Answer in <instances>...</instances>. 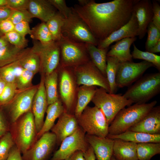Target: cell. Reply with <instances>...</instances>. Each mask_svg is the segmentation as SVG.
<instances>
[{"mask_svg":"<svg viewBox=\"0 0 160 160\" xmlns=\"http://www.w3.org/2000/svg\"><path fill=\"white\" fill-rule=\"evenodd\" d=\"M86 46L91 61L106 77L107 54L109 47L99 49L91 44H86Z\"/></svg>","mask_w":160,"mask_h":160,"instance_id":"obj_28","label":"cell"},{"mask_svg":"<svg viewBox=\"0 0 160 160\" xmlns=\"http://www.w3.org/2000/svg\"><path fill=\"white\" fill-rule=\"evenodd\" d=\"M64 18L61 14L57 11L46 22L54 41H58L62 37V29Z\"/></svg>","mask_w":160,"mask_h":160,"instance_id":"obj_34","label":"cell"},{"mask_svg":"<svg viewBox=\"0 0 160 160\" xmlns=\"http://www.w3.org/2000/svg\"><path fill=\"white\" fill-rule=\"evenodd\" d=\"M62 33L63 36L76 42L96 46L98 44L99 41L86 24L73 10L69 16L64 19Z\"/></svg>","mask_w":160,"mask_h":160,"instance_id":"obj_7","label":"cell"},{"mask_svg":"<svg viewBox=\"0 0 160 160\" xmlns=\"http://www.w3.org/2000/svg\"><path fill=\"white\" fill-rule=\"evenodd\" d=\"M31 48H18L8 44L0 49V68L19 60L30 50Z\"/></svg>","mask_w":160,"mask_h":160,"instance_id":"obj_27","label":"cell"},{"mask_svg":"<svg viewBox=\"0 0 160 160\" xmlns=\"http://www.w3.org/2000/svg\"><path fill=\"white\" fill-rule=\"evenodd\" d=\"M85 160H95L96 158L92 148L89 146L87 149L84 152Z\"/></svg>","mask_w":160,"mask_h":160,"instance_id":"obj_53","label":"cell"},{"mask_svg":"<svg viewBox=\"0 0 160 160\" xmlns=\"http://www.w3.org/2000/svg\"><path fill=\"white\" fill-rule=\"evenodd\" d=\"M6 84L3 79L0 78V95L2 93Z\"/></svg>","mask_w":160,"mask_h":160,"instance_id":"obj_56","label":"cell"},{"mask_svg":"<svg viewBox=\"0 0 160 160\" xmlns=\"http://www.w3.org/2000/svg\"><path fill=\"white\" fill-rule=\"evenodd\" d=\"M38 85L25 89H17L9 106V113L11 122H15L25 113L31 111L33 101Z\"/></svg>","mask_w":160,"mask_h":160,"instance_id":"obj_12","label":"cell"},{"mask_svg":"<svg viewBox=\"0 0 160 160\" xmlns=\"http://www.w3.org/2000/svg\"><path fill=\"white\" fill-rule=\"evenodd\" d=\"M9 43L20 49L26 48L28 41L25 36L18 33L15 31L4 34Z\"/></svg>","mask_w":160,"mask_h":160,"instance_id":"obj_40","label":"cell"},{"mask_svg":"<svg viewBox=\"0 0 160 160\" xmlns=\"http://www.w3.org/2000/svg\"><path fill=\"white\" fill-rule=\"evenodd\" d=\"M31 50L38 56L40 61V71L44 75L50 74L56 70L60 61V49L58 41H54L43 45L33 40Z\"/></svg>","mask_w":160,"mask_h":160,"instance_id":"obj_9","label":"cell"},{"mask_svg":"<svg viewBox=\"0 0 160 160\" xmlns=\"http://www.w3.org/2000/svg\"><path fill=\"white\" fill-rule=\"evenodd\" d=\"M57 80L58 74L56 70L50 74L44 75V84L48 105L59 99Z\"/></svg>","mask_w":160,"mask_h":160,"instance_id":"obj_30","label":"cell"},{"mask_svg":"<svg viewBox=\"0 0 160 160\" xmlns=\"http://www.w3.org/2000/svg\"><path fill=\"white\" fill-rule=\"evenodd\" d=\"M138 29L137 19L133 11L128 22L104 40L99 41L97 47L99 49L107 48L114 42L125 38L136 37L138 36Z\"/></svg>","mask_w":160,"mask_h":160,"instance_id":"obj_16","label":"cell"},{"mask_svg":"<svg viewBox=\"0 0 160 160\" xmlns=\"http://www.w3.org/2000/svg\"><path fill=\"white\" fill-rule=\"evenodd\" d=\"M114 140L113 156L116 160H138L137 144L119 139Z\"/></svg>","mask_w":160,"mask_h":160,"instance_id":"obj_24","label":"cell"},{"mask_svg":"<svg viewBox=\"0 0 160 160\" xmlns=\"http://www.w3.org/2000/svg\"><path fill=\"white\" fill-rule=\"evenodd\" d=\"M64 160H85L84 152L81 151H77L69 156Z\"/></svg>","mask_w":160,"mask_h":160,"instance_id":"obj_52","label":"cell"},{"mask_svg":"<svg viewBox=\"0 0 160 160\" xmlns=\"http://www.w3.org/2000/svg\"><path fill=\"white\" fill-rule=\"evenodd\" d=\"M152 1L153 11L152 23L160 29V6L155 1Z\"/></svg>","mask_w":160,"mask_h":160,"instance_id":"obj_47","label":"cell"},{"mask_svg":"<svg viewBox=\"0 0 160 160\" xmlns=\"http://www.w3.org/2000/svg\"><path fill=\"white\" fill-rule=\"evenodd\" d=\"M33 18L28 10H13L9 19L15 25L23 21L30 22Z\"/></svg>","mask_w":160,"mask_h":160,"instance_id":"obj_43","label":"cell"},{"mask_svg":"<svg viewBox=\"0 0 160 160\" xmlns=\"http://www.w3.org/2000/svg\"><path fill=\"white\" fill-rule=\"evenodd\" d=\"M19 63L24 69L36 74L40 71V61L38 55L30 51L19 60Z\"/></svg>","mask_w":160,"mask_h":160,"instance_id":"obj_35","label":"cell"},{"mask_svg":"<svg viewBox=\"0 0 160 160\" xmlns=\"http://www.w3.org/2000/svg\"><path fill=\"white\" fill-rule=\"evenodd\" d=\"M13 10L7 5L0 7V23L9 18Z\"/></svg>","mask_w":160,"mask_h":160,"instance_id":"obj_51","label":"cell"},{"mask_svg":"<svg viewBox=\"0 0 160 160\" xmlns=\"http://www.w3.org/2000/svg\"><path fill=\"white\" fill-rule=\"evenodd\" d=\"M133 50L131 55L132 59H141L153 64L160 71V56L148 52H143L139 49L133 43Z\"/></svg>","mask_w":160,"mask_h":160,"instance_id":"obj_36","label":"cell"},{"mask_svg":"<svg viewBox=\"0 0 160 160\" xmlns=\"http://www.w3.org/2000/svg\"><path fill=\"white\" fill-rule=\"evenodd\" d=\"M139 0H114L98 3L90 0L85 5L75 4L71 8L99 41L128 22L133 7Z\"/></svg>","mask_w":160,"mask_h":160,"instance_id":"obj_1","label":"cell"},{"mask_svg":"<svg viewBox=\"0 0 160 160\" xmlns=\"http://www.w3.org/2000/svg\"><path fill=\"white\" fill-rule=\"evenodd\" d=\"M30 35L33 40L38 41L43 45L54 41L45 22H42L32 28Z\"/></svg>","mask_w":160,"mask_h":160,"instance_id":"obj_33","label":"cell"},{"mask_svg":"<svg viewBox=\"0 0 160 160\" xmlns=\"http://www.w3.org/2000/svg\"><path fill=\"white\" fill-rule=\"evenodd\" d=\"M136 39V37L127 38L116 42L111 46L110 49L107 52V56L115 57L120 63L132 62L130 47Z\"/></svg>","mask_w":160,"mask_h":160,"instance_id":"obj_23","label":"cell"},{"mask_svg":"<svg viewBox=\"0 0 160 160\" xmlns=\"http://www.w3.org/2000/svg\"><path fill=\"white\" fill-rule=\"evenodd\" d=\"M29 0H7V6L13 10H28Z\"/></svg>","mask_w":160,"mask_h":160,"instance_id":"obj_45","label":"cell"},{"mask_svg":"<svg viewBox=\"0 0 160 160\" xmlns=\"http://www.w3.org/2000/svg\"><path fill=\"white\" fill-rule=\"evenodd\" d=\"M78 125L87 135L106 137L109 124L102 110L95 106H87L76 118Z\"/></svg>","mask_w":160,"mask_h":160,"instance_id":"obj_5","label":"cell"},{"mask_svg":"<svg viewBox=\"0 0 160 160\" xmlns=\"http://www.w3.org/2000/svg\"><path fill=\"white\" fill-rule=\"evenodd\" d=\"M17 89L15 82L6 84L0 95V107L7 106L11 103Z\"/></svg>","mask_w":160,"mask_h":160,"instance_id":"obj_39","label":"cell"},{"mask_svg":"<svg viewBox=\"0 0 160 160\" xmlns=\"http://www.w3.org/2000/svg\"><path fill=\"white\" fill-rule=\"evenodd\" d=\"M35 74L32 72L24 69L16 80L15 83L17 89H23L33 86L32 79Z\"/></svg>","mask_w":160,"mask_h":160,"instance_id":"obj_42","label":"cell"},{"mask_svg":"<svg viewBox=\"0 0 160 160\" xmlns=\"http://www.w3.org/2000/svg\"><path fill=\"white\" fill-rule=\"evenodd\" d=\"M148 52L154 53L160 52V40L154 46L152 47Z\"/></svg>","mask_w":160,"mask_h":160,"instance_id":"obj_54","label":"cell"},{"mask_svg":"<svg viewBox=\"0 0 160 160\" xmlns=\"http://www.w3.org/2000/svg\"><path fill=\"white\" fill-rule=\"evenodd\" d=\"M58 118L51 130L55 135L57 142L60 143L75 132L79 126L75 116L65 111Z\"/></svg>","mask_w":160,"mask_h":160,"instance_id":"obj_20","label":"cell"},{"mask_svg":"<svg viewBox=\"0 0 160 160\" xmlns=\"http://www.w3.org/2000/svg\"><path fill=\"white\" fill-rule=\"evenodd\" d=\"M154 66L152 63L143 61L139 63H119L117 68L116 83L117 87L130 85L141 77L149 68Z\"/></svg>","mask_w":160,"mask_h":160,"instance_id":"obj_10","label":"cell"},{"mask_svg":"<svg viewBox=\"0 0 160 160\" xmlns=\"http://www.w3.org/2000/svg\"><path fill=\"white\" fill-rule=\"evenodd\" d=\"M9 43L4 35L0 37V49Z\"/></svg>","mask_w":160,"mask_h":160,"instance_id":"obj_55","label":"cell"},{"mask_svg":"<svg viewBox=\"0 0 160 160\" xmlns=\"http://www.w3.org/2000/svg\"><path fill=\"white\" fill-rule=\"evenodd\" d=\"M160 92V72L147 74L130 86L123 95L133 103H146Z\"/></svg>","mask_w":160,"mask_h":160,"instance_id":"obj_3","label":"cell"},{"mask_svg":"<svg viewBox=\"0 0 160 160\" xmlns=\"http://www.w3.org/2000/svg\"><path fill=\"white\" fill-rule=\"evenodd\" d=\"M0 160H3L0 159Z\"/></svg>","mask_w":160,"mask_h":160,"instance_id":"obj_61","label":"cell"},{"mask_svg":"<svg viewBox=\"0 0 160 160\" xmlns=\"http://www.w3.org/2000/svg\"><path fill=\"white\" fill-rule=\"evenodd\" d=\"M15 25L9 19L0 23V31L3 34L14 31Z\"/></svg>","mask_w":160,"mask_h":160,"instance_id":"obj_49","label":"cell"},{"mask_svg":"<svg viewBox=\"0 0 160 160\" xmlns=\"http://www.w3.org/2000/svg\"><path fill=\"white\" fill-rule=\"evenodd\" d=\"M91 101L102 110L109 125L121 110L133 103L121 94H110L101 87L96 88Z\"/></svg>","mask_w":160,"mask_h":160,"instance_id":"obj_4","label":"cell"},{"mask_svg":"<svg viewBox=\"0 0 160 160\" xmlns=\"http://www.w3.org/2000/svg\"><path fill=\"white\" fill-rule=\"evenodd\" d=\"M76 83L78 85L98 86L110 92L109 85L105 77L95 65L91 60L75 67Z\"/></svg>","mask_w":160,"mask_h":160,"instance_id":"obj_11","label":"cell"},{"mask_svg":"<svg viewBox=\"0 0 160 160\" xmlns=\"http://www.w3.org/2000/svg\"><path fill=\"white\" fill-rule=\"evenodd\" d=\"M107 137L113 139H119L137 144L146 143H160V134L151 135L141 132L127 130L116 135H108Z\"/></svg>","mask_w":160,"mask_h":160,"instance_id":"obj_25","label":"cell"},{"mask_svg":"<svg viewBox=\"0 0 160 160\" xmlns=\"http://www.w3.org/2000/svg\"><path fill=\"white\" fill-rule=\"evenodd\" d=\"M20 153L15 145L10 151L6 160H23Z\"/></svg>","mask_w":160,"mask_h":160,"instance_id":"obj_50","label":"cell"},{"mask_svg":"<svg viewBox=\"0 0 160 160\" xmlns=\"http://www.w3.org/2000/svg\"><path fill=\"white\" fill-rule=\"evenodd\" d=\"M111 160H116L114 156L113 155L111 157Z\"/></svg>","mask_w":160,"mask_h":160,"instance_id":"obj_59","label":"cell"},{"mask_svg":"<svg viewBox=\"0 0 160 160\" xmlns=\"http://www.w3.org/2000/svg\"><path fill=\"white\" fill-rule=\"evenodd\" d=\"M29 23L28 21H23L15 25L14 31L25 36L28 34L30 35L31 29L30 28Z\"/></svg>","mask_w":160,"mask_h":160,"instance_id":"obj_46","label":"cell"},{"mask_svg":"<svg viewBox=\"0 0 160 160\" xmlns=\"http://www.w3.org/2000/svg\"><path fill=\"white\" fill-rule=\"evenodd\" d=\"M58 42L60 49L62 66L75 67L90 60L86 44L76 42L63 36Z\"/></svg>","mask_w":160,"mask_h":160,"instance_id":"obj_8","label":"cell"},{"mask_svg":"<svg viewBox=\"0 0 160 160\" xmlns=\"http://www.w3.org/2000/svg\"><path fill=\"white\" fill-rule=\"evenodd\" d=\"M79 4L81 6H83L88 4L90 0H78Z\"/></svg>","mask_w":160,"mask_h":160,"instance_id":"obj_57","label":"cell"},{"mask_svg":"<svg viewBox=\"0 0 160 160\" xmlns=\"http://www.w3.org/2000/svg\"><path fill=\"white\" fill-rule=\"evenodd\" d=\"M89 146L86 139L85 132L79 127L73 133L62 141L59 148L55 153L51 160H64L77 151L84 152Z\"/></svg>","mask_w":160,"mask_h":160,"instance_id":"obj_13","label":"cell"},{"mask_svg":"<svg viewBox=\"0 0 160 160\" xmlns=\"http://www.w3.org/2000/svg\"><path fill=\"white\" fill-rule=\"evenodd\" d=\"M16 61L0 68V78L6 83L15 82Z\"/></svg>","mask_w":160,"mask_h":160,"instance_id":"obj_41","label":"cell"},{"mask_svg":"<svg viewBox=\"0 0 160 160\" xmlns=\"http://www.w3.org/2000/svg\"><path fill=\"white\" fill-rule=\"evenodd\" d=\"M65 109L61 100L58 99L47 107L46 117L40 131L37 133V138H39L44 133L48 132L55 124L56 120L59 118Z\"/></svg>","mask_w":160,"mask_h":160,"instance_id":"obj_26","label":"cell"},{"mask_svg":"<svg viewBox=\"0 0 160 160\" xmlns=\"http://www.w3.org/2000/svg\"><path fill=\"white\" fill-rule=\"evenodd\" d=\"M135 103L121 110L109 125L108 135H116L128 130L140 121L157 103Z\"/></svg>","mask_w":160,"mask_h":160,"instance_id":"obj_2","label":"cell"},{"mask_svg":"<svg viewBox=\"0 0 160 160\" xmlns=\"http://www.w3.org/2000/svg\"><path fill=\"white\" fill-rule=\"evenodd\" d=\"M133 12L138 24L137 36L139 39H141L147 33L148 25L152 21V1L150 0H139L134 5Z\"/></svg>","mask_w":160,"mask_h":160,"instance_id":"obj_17","label":"cell"},{"mask_svg":"<svg viewBox=\"0 0 160 160\" xmlns=\"http://www.w3.org/2000/svg\"><path fill=\"white\" fill-rule=\"evenodd\" d=\"M15 145L12 135L9 131L0 138V159L6 160L10 151Z\"/></svg>","mask_w":160,"mask_h":160,"instance_id":"obj_37","label":"cell"},{"mask_svg":"<svg viewBox=\"0 0 160 160\" xmlns=\"http://www.w3.org/2000/svg\"><path fill=\"white\" fill-rule=\"evenodd\" d=\"M57 142L55 135L47 132L42 135L23 154L25 160H44L52 151Z\"/></svg>","mask_w":160,"mask_h":160,"instance_id":"obj_14","label":"cell"},{"mask_svg":"<svg viewBox=\"0 0 160 160\" xmlns=\"http://www.w3.org/2000/svg\"><path fill=\"white\" fill-rule=\"evenodd\" d=\"M136 151L138 160H150L160 153V143H146L137 144Z\"/></svg>","mask_w":160,"mask_h":160,"instance_id":"obj_31","label":"cell"},{"mask_svg":"<svg viewBox=\"0 0 160 160\" xmlns=\"http://www.w3.org/2000/svg\"><path fill=\"white\" fill-rule=\"evenodd\" d=\"M9 129L8 122L0 109V138L9 132Z\"/></svg>","mask_w":160,"mask_h":160,"instance_id":"obj_48","label":"cell"},{"mask_svg":"<svg viewBox=\"0 0 160 160\" xmlns=\"http://www.w3.org/2000/svg\"><path fill=\"white\" fill-rule=\"evenodd\" d=\"M21 117L13 123L15 128L13 134H12L15 145L24 154L36 142L37 132L32 111Z\"/></svg>","mask_w":160,"mask_h":160,"instance_id":"obj_6","label":"cell"},{"mask_svg":"<svg viewBox=\"0 0 160 160\" xmlns=\"http://www.w3.org/2000/svg\"><path fill=\"white\" fill-rule=\"evenodd\" d=\"M48 1L65 18L68 17L72 12V8L67 6L65 0H48Z\"/></svg>","mask_w":160,"mask_h":160,"instance_id":"obj_44","label":"cell"},{"mask_svg":"<svg viewBox=\"0 0 160 160\" xmlns=\"http://www.w3.org/2000/svg\"><path fill=\"white\" fill-rule=\"evenodd\" d=\"M4 35V34H3L0 31V37Z\"/></svg>","mask_w":160,"mask_h":160,"instance_id":"obj_60","label":"cell"},{"mask_svg":"<svg viewBox=\"0 0 160 160\" xmlns=\"http://www.w3.org/2000/svg\"><path fill=\"white\" fill-rule=\"evenodd\" d=\"M59 84L61 99L67 110L71 107L74 99L75 85L71 75L68 70L62 71Z\"/></svg>","mask_w":160,"mask_h":160,"instance_id":"obj_21","label":"cell"},{"mask_svg":"<svg viewBox=\"0 0 160 160\" xmlns=\"http://www.w3.org/2000/svg\"><path fill=\"white\" fill-rule=\"evenodd\" d=\"M147 33L148 36L145 47L146 51L148 52L160 40V29L151 22L148 26Z\"/></svg>","mask_w":160,"mask_h":160,"instance_id":"obj_38","label":"cell"},{"mask_svg":"<svg viewBox=\"0 0 160 160\" xmlns=\"http://www.w3.org/2000/svg\"><path fill=\"white\" fill-rule=\"evenodd\" d=\"M128 130L151 135L160 134V106L153 107L140 121Z\"/></svg>","mask_w":160,"mask_h":160,"instance_id":"obj_18","label":"cell"},{"mask_svg":"<svg viewBox=\"0 0 160 160\" xmlns=\"http://www.w3.org/2000/svg\"><path fill=\"white\" fill-rule=\"evenodd\" d=\"M48 105L44 84V75L42 73L40 83L33 98L31 109L37 133L43 125L44 115Z\"/></svg>","mask_w":160,"mask_h":160,"instance_id":"obj_15","label":"cell"},{"mask_svg":"<svg viewBox=\"0 0 160 160\" xmlns=\"http://www.w3.org/2000/svg\"><path fill=\"white\" fill-rule=\"evenodd\" d=\"M28 10L33 18L45 23L57 12L48 0H29Z\"/></svg>","mask_w":160,"mask_h":160,"instance_id":"obj_22","label":"cell"},{"mask_svg":"<svg viewBox=\"0 0 160 160\" xmlns=\"http://www.w3.org/2000/svg\"><path fill=\"white\" fill-rule=\"evenodd\" d=\"M95 86L82 85L79 87L78 92V100L75 111L76 118L81 114L84 109L91 101L96 92Z\"/></svg>","mask_w":160,"mask_h":160,"instance_id":"obj_29","label":"cell"},{"mask_svg":"<svg viewBox=\"0 0 160 160\" xmlns=\"http://www.w3.org/2000/svg\"><path fill=\"white\" fill-rule=\"evenodd\" d=\"M120 62L116 58L107 57L106 74L110 88V94H115L117 87L116 83V78L118 67Z\"/></svg>","mask_w":160,"mask_h":160,"instance_id":"obj_32","label":"cell"},{"mask_svg":"<svg viewBox=\"0 0 160 160\" xmlns=\"http://www.w3.org/2000/svg\"><path fill=\"white\" fill-rule=\"evenodd\" d=\"M7 0H0V7L7 5Z\"/></svg>","mask_w":160,"mask_h":160,"instance_id":"obj_58","label":"cell"},{"mask_svg":"<svg viewBox=\"0 0 160 160\" xmlns=\"http://www.w3.org/2000/svg\"><path fill=\"white\" fill-rule=\"evenodd\" d=\"M85 137L97 160H111L113 155L114 140L87 134Z\"/></svg>","mask_w":160,"mask_h":160,"instance_id":"obj_19","label":"cell"}]
</instances>
